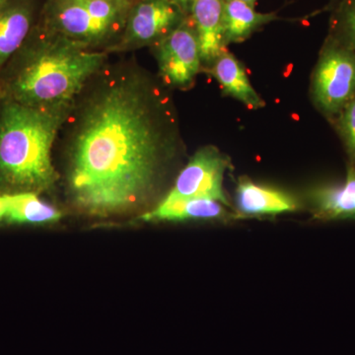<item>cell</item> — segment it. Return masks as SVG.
<instances>
[{"instance_id": "obj_16", "label": "cell", "mask_w": 355, "mask_h": 355, "mask_svg": "<svg viewBox=\"0 0 355 355\" xmlns=\"http://www.w3.org/2000/svg\"><path fill=\"white\" fill-rule=\"evenodd\" d=\"M60 218V212L34 193H14L6 220L13 223H46Z\"/></svg>"}, {"instance_id": "obj_4", "label": "cell", "mask_w": 355, "mask_h": 355, "mask_svg": "<svg viewBox=\"0 0 355 355\" xmlns=\"http://www.w3.org/2000/svg\"><path fill=\"white\" fill-rule=\"evenodd\" d=\"M132 4L123 0H50L43 24L67 38L95 46L123 31Z\"/></svg>"}, {"instance_id": "obj_9", "label": "cell", "mask_w": 355, "mask_h": 355, "mask_svg": "<svg viewBox=\"0 0 355 355\" xmlns=\"http://www.w3.org/2000/svg\"><path fill=\"white\" fill-rule=\"evenodd\" d=\"M235 205V212L241 219L277 216L306 207L303 197L277 187L257 183L247 176L238 179Z\"/></svg>"}, {"instance_id": "obj_15", "label": "cell", "mask_w": 355, "mask_h": 355, "mask_svg": "<svg viewBox=\"0 0 355 355\" xmlns=\"http://www.w3.org/2000/svg\"><path fill=\"white\" fill-rule=\"evenodd\" d=\"M275 12H259L254 6L243 0H225L223 12V38L226 46L242 43L254 32L273 21L279 20Z\"/></svg>"}, {"instance_id": "obj_23", "label": "cell", "mask_w": 355, "mask_h": 355, "mask_svg": "<svg viewBox=\"0 0 355 355\" xmlns=\"http://www.w3.org/2000/svg\"><path fill=\"white\" fill-rule=\"evenodd\" d=\"M123 1L128 2V3H133V2L137 1V0H123Z\"/></svg>"}, {"instance_id": "obj_22", "label": "cell", "mask_w": 355, "mask_h": 355, "mask_svg": "<svg viewBox=\"0 0 355 355\" xmlns=\"http://www.w3.org/2000/svg\"><path fill=\"white\" fill-rule=\"evenodd\" d=\"M243 1L247 2V3L251 4V6H254V4H256L257 0H243Z\"/></svg>"}, {"instance_id": "obj_6", "label": "cell", "mask_w": 355, "mask_h": 355, "mask_svg": "<svg viewBox=\"0 0 355 355\" xmlns=\"http://www.w3.org/2000/svg\"><path fill=\"white\" fill-rule=\"evenodd\" d=\"M231 167L230 158L214 146H207L193 154L178 175L166 200L207 198L232 209L225 191L224 176Z\"/></svg>"}, {"instance_id": "obj_17", "label": "cell", "mask_w": 355, "mask_h": 355, "mask_svg": "<svg viewBox=\"0 0 355 355\" xmlns=\"http://www.w3.org/2000/svg\"><path fill=\"white\" fill-rule=\"evenodd\" d=\"M329 36L355 51V0H331Z\"/></svg>"}, {"instance_id": "obj_1", "label": "cell", "mask_w": 355, "mask_h": 355, "mask_svg": "<svg viewBox=\"0 0 355 355\" xmlns=\"http://www.w3.org/2000/svg\"><path fill=\"white\" fill-rule=\"evenodd\" d=\"M70 130L69 184L77 205L110 214L146 202L182 146L174 104L140 70L102 77Z\"/></svg>"}, {"instance_id": "obj_20", "label": "cell", "mask_w": 355, "mask_h": 355, "mask_svg": "<svg viewBox=\"0 0 355 355\" xmlns=\"http://www.w3.org/2000/svg\"><path fill=\"white\" fill-rule=\"evenodd\" d=\"M166 1L175 4V6L180 7L182 10H184V12L189 14L190 13L191 7L193 6L195 0H166Z\"/></svg>"}, {"instance_id": "obj_18", "label": "cell", "mask_w": 355, "mask_h": 355, "mask_svg": "<svg viewBox=\"0 0 355 355\" xmlns=\"http://www.w3.org/2000/svg\"><path fill=\"white\" fill-rule=\"evenodd\" d=\"M331 123L342 140L349 161L355 162V96Z\"/></svg>"}, {"instance_id": "obj_14", "label": "cell", "mask_w": 355, "mask_h": 355, "mask_svg": "<svg viewBox=\"0 0 355 355\" xmlns=\"http://www.w3.org/2000/svg\"><path fill=\"white\" fill-rule=\"evenodd\" d=\"M207 70L219 83L224 95L234 98L250 110L266 106L265 100L250 83L244 65L229 50L222 53Z\"/></svg>"}, {"instance_id": "obj_12", "label": "cell", "mask_w": 355, "mask_h": 355, "mask_svg": "<svg viewBox=\"0 0 355 355\" xmlns=\"http://www.w3.org/2000/svg\"><path fill=\"white\" fill-rule=\"evenodd\" d=\"M36 24L34 0H10L0 9V71L20 50Z\"/></svg>"}, {"instance_id": "obj_3", "label": "cell", "mask_w": 355, "mask_h": 355, "mask_svg": "<svg viewBox=\"0 0 355 355\" xmlns=\"http://www.w3.org/2000/svg\"><path fill=\"white\" fill-rule=\"evenodd\" d=\"M71 109L27 106L0 96V195H38L53 186L51 149Z\"/></svg>"}, {"instance_id": "obj_7", "label": "cell", "mask_w": 355, "mask_h": 355, "mask_svg": "<svg viewBox=\"0 0 355 355\" xmlns=\"http://www.w3.org/2000/svg\"><path fill=\"white\" fill-rule=\"evenodd\" d=\"M154 48L163 83L173 88H191L202 69V58L190 15Z\"/></svg>"}, {"instance_id": "obj_13", "label": "cell", "mask_w": 355, "mask_h": 355, "mask_svg": "<svg viewBox=\"0 0 355 355\" xmlns=\"http://www.w3.org/2000/svg\"><path fill=\"white\" fill-rule=\"evenodd\" d=\"M225 0H195L190 18L200 41L202 64L209 67L228 46L223 38V12Z\"/></svg>"}, {"instance_id": "obj_21", "label": "cell", "mask_w": 355, "mask_h": 355, "mask_svg": "<svg viewBox=\"0 0 355 355\" xmlns=\"http://www.w3.org/2000/svg\"><path fill=\"white\" fill-rule=\"evenodd\" d=\"M9 1H10V0H0V9H1L2 7L6 6L7 2H9Z\"/></svg>"}, {"instance_id": "obj_5", "label": "cell", "mask_w": 355, "mask_h": 355, "mask_svg": "<svg viewBox=\"0 0 355 355\" xmlns=\"http://www.w3.org/2000/svg\"><path fill=\"white\" fill-rule=\"evenodd\" d=\"M310 96L330 123L355 96V51L329 35L311 76Z\"/></svg>"}, {"instance_id": "obj_19", "label": "cell", "mask_w": 355, "mask_h": 355, "mask_svg": "<svg viewBox=\"0 0 355 355\" xmlns=\"http://www.w3.org/2000/svg\"><path fill=\"white\" fill-rule=\"evenodd\" d=\"M13 195H0V221L6 220L9 205L12 202Z\"/></svg>"}, {"instance_id": "obj_8", "label": "cell", "mask_w": 355, "mask_h": 355, "mask_svg": "<svg viewBox=\"0 0 355 355\" xmlns=\"http://www.w3.org/2000/svg\"><path fill=\"white\" fill-rule=\"evenodd\" d=\"M189 14L166 0H137L128 10L121 40L113 50L155 46Z\"/></svg>"}, {"instance_id": "obj_10", "label": "cell", "mask_w": 355, "mask_h": 355, "mask_svg": "<svg viewBox=\"0 0 355 355\" xmlns=\"http://www.w3.org/2000/svg\"><path fill=\"white\" fill-rule=\"evenodd\" d=\"M303 198L315 220H355V162H347L342 183L314 184L305 191Z\"/></svg>"}, {"instance_id": "obj_2", "label": "cell", "mask_w": 355, "mask_h": 355, "mask_svg": "<svg viewBox=\"0 0 355 355\" xmlns=\"http://www.w3.org/2000/svg\"><path fill=\"white\" fill-rule=\"evenodd\" d=\"M105 58L101 51L36 24L0 71V96L40 108L72 107Z\"/></svg>"}, {"instance_id": "obj_11", "label": "cell", "mask_w": 355, "mask_h": 355, "mask_svg": "<svg viewBox=\"0 0 355 355\" xmlns=\"http://www.w3.org/2000/svg\"><path fill=\"white\" fill-rule=\"evenodd\" d=\"M146 221H210L239 220L240 216L223 203L207 198L166 200L163 198L150 211L141 217Z\"/></svg>"}]
</instances>
